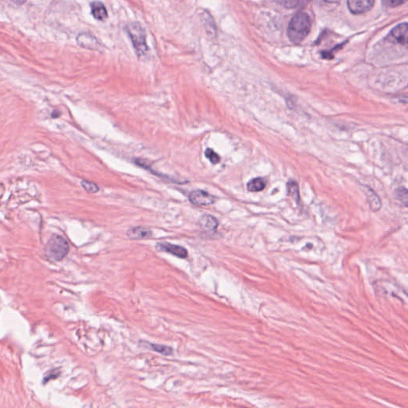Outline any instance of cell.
I'll return each mask as SVG.
<instances>
[{"label": "cell", "mask_w": 408, "mask_h": 408, "mask_svg": "<svg viewBox=\"0 0 408 408\" xmlns=\"http://www.w3.org/2000/svg\"><path fill=\"white\" fill-rule=\"evenodd\" d=\"M77 43L81 47L91 50H101L102 46L97 40V38L90 34L83 33L77 36Z\"/></svg>", "instance_id": "obj_8"}, {"label": "cell", "mask_w": 408, "mask_h": 408, "mask_svg": "<svg viewBox=\"0 0 408 408\" xmlns=\"http://www.w3.org/2000/svg\"><path fill=\"white\" fill-rule=\"evenodd\" d=\"M200 227L206 231H214L219 226L218 221L214 216L206 214L200 221Z\"/></svg>", "instance_id": "obj_11"}, {"label": "cell", "mask_w": 408, "mask_h": 408, "mask_svg": "<svg viewBox=\"0 0 408 408\" xmlns=\"http://www.w3.org/2000/svg\"><path fill=\"white\" fill-rule=\"evenodd\" d=\"M91 13L94 16V18L98 21H104L105 18L108 17V12H107L106 8L105 6L101 2H93L91 4Z\"/></svg>", "instance_id": "obj_10"}, {"label": "cell", "mask_w": 408, "mask_h": 408, "mask_svg": "<svg viewBox=\"0 0 408 408\" xmlns=\"http://www.w3.org/2000/svg\"><path fill=\"white\" fill-rule=\"evenodd\" d=\"M375 0H348V7L351 13L362 14L372 9Z\"/></svg>", "instance_id": "obj_7"}, {"label": "cell", "mask_w": 408, "mask_h": 408, "mask_svg": "<svg viewBox=\"0 0 408 408\" xmlns=\"http://www.w3.org/2000/svg\"><path fill=\"white\" fill-rule=\"evenodd\" d=\"M11 1L16 4H22L26 2V0H11Z\"/></svg>", "instance_id": "obj_21"}, {"label": "cell", "mask_w": 408, "mask_h": 408, "mask_svg": "<svg viewBox=\"0 0 408 408\" xmlns=\"http://www.w3.org/2000/svg\"><path fill=\"white\" fill-rule=\"evenodd\" d=\"M145 346L148 347L149 349L156 351L158 353L164 356H170L173 352V350L171 347L166 345H160V344H152V343L144 342Z\"/></svg>", "instance_id": "obj_14"}, {"label": "cell", "mask_w": 408, "mask_h": 408, "mask_svg": "<svg viewBox=\"0 0 408 408\" xmlns=\"http://www.w3.org/2000/svg\"><path fill=\"white\" fill-rule=\"evenodd\" d=\"M406 2V0H382L383 5L387 8H395Z\"/></svg>", "instance_id": "obj_20"}, {"label": "cell", "mask_w": 408, "mask_h": 408, "mask_svg": "<svg viewBox=\"0 0 408 408\" xmlns=\"http://www.w3.org/2000/svg\"><path fill=\"white\" fill-rule=\"evenodd\" d=\"M396 194H397L398 199L401 202H403L405 207H406L407 206V191L405 187H400L398 189Z\"/></svg>", "instance_id": "obj_19"}, {"label": "cell", "mask_w": 408, "mask_h": 408, "mask_svg": "<svg viewBox=\"0 0 408 408\" xmlns=\"http://www.w3.org/2000/svg\"><path fill=\"white\" fill-rule=\"evenodd\" d=\"M127 35L130 38L132 46L138 57H145L148 53V47L146 42V34L139 22H130L125 28Z\"/></svg>", "instance_id": "obj_2"}, {"label": "cell", "mask_w": 408, "mask_h": 408, "mask_svg": "<svg viewBox=\"0 0 408 408\" xmlns=\"http://www.w3.org/2000/svg\"><path fill=\"white\" fill-rule=\"evenodd\" d=\"M205 156L213 165H216L220 161V157L211 148H207L205 151Z\"/></svg>", "instance_id": "obj_17"}, {"label": "cell", "mask_w": 408, "mask_h": 408, "mask_svg": "<svg viewBox=\"0 0 408 408\" xmlns=\"http://www.w3.org/2000/svg\"><path fill=\"white\" fill-rule=\"evenodd\" d=\"M189 200L196 206H209L214 203V197L205 191L196 190L190 193Z\"/></svg>", "instance_id": "obj_4"}, {"label": "cell", "mask_w": 408, "mask_h": 408, "mask_svg": "<svg viewBox=\"0 0 408 408\" xmlns=\"http://www.w3.org/2000/svg\"><path fill=\"white\" fill-rule=\"evenodd\" d=\"M310 0H281L282 5L288 8H295L300 6H304L310 2Z\"/></svg>", "instance_id": "obj_16"}, {"label": "cell", "mask_w": 408, "mask_h": 408, "mask_svg": "<svg viewBox=\"0 0 408 408\" xmlns=\"http://www.w3.org/2000/svg\"><path fill=\"white\" fill-rule=\"evenodd\" d=\"M81 186H83L85 190L87 191L88 193H96L99 191L98 186H97L96 183H92V182L83 180V181H81Z\"/></svg>", "instance_id": "obj_18"}, {"label": "cell", "mask_w": 408, "mask_h": 408, "mask_svg": "<svg viewBox=\"0 0 408 408\" xmlns=\"http://www.w3.org/2000/svg\"><path fill=\"white\" fill-rule=\"evenodd\" d=\"M265 186H266L265 180L262 178L257 177L250 180L249 183H247V190L251 193H258L263 190Z\"/></svg>", "instance_id": "obj_13"}, {"label": "cell", "mask_w": 408, "mask_h": 408, "mask_svg": "<svg viewBox=\"0 0 408 408\" xmlns=\"http://www.w3.org/2000/svg\"><path fill=\"white\" fill-rule=\"evenodd\" d=\"M127 235L130 239H146L152 237V232L150 229L143 227H135L129 229Z\"/></svg>", "instance_id": "obj_9"}, {"label": "cell", "mask_w": 408, "mask_h": 408, "mask_svg": "<svg viewBox=\"0 0 408 408\" xmlns=\"http://www.w3.org/2000/svg\"><path fill=\"white\" fill-rule=\"evenodd\" d=\"M365 193L368 198V203H369L370 208L373 211H379L381 208V202L379 196H377L376 193L370 187L365 188Z\"/></svg>", "instance_id": "obj_12"}, {"label": "cell", "mask_w": 408, "mask_h": 408, "mask_svg": "<svg viewBox=\"0 0 408 408\" xmlns=\"http://www.w3.org/2000/svg\"><path fill=\"white\" fill-rule=\"evenodd\" d=\"M311 30V19L306 12L296 13L289 22L287 34L289 40L299 44L309 35Z\"/></svg>", "instance_id": "obj_1"}, {"label": "cell", "mask_w": 408, "mask_h": 408, "mask_svg": "<svg viewBox=\"0 0 408 408\" xmlns=\"http://www.w3.org/2000/svg\"><path fill=\"white\" fill-rule=\"evenodd\" d=\"M324 2L329 3V4H337L340 0H324Z\"/></svg>", "instance_id": "obj_22"}, {"label": "cell", "mask_w": 408, "mask_h": 408, "mask_svg": "<svg viewBox=\"0 0 408 408\" xmlns=\"http://www.w3.org/2000/svg\"><path fill=\"white\" fill-rule=\"evenodd\" d=\"M286 187H287L288 196H291L296 203H298L300 200L298 183L296 181H289L288 182Z\"/></svg>", "instance_id": "obj_15"}, {"label": "cell", "mask_w": 408, "mask_h": 408, "mask_svg": "<svg viewBox=\"0 0 408 408\" xmlns=\"http://www.w3.org/2000/svg\"><path fill=\"white\" fill-rule=\"evenodd\" d=\"M156 248L159 251L169 253L171 255L178 257L180 258H186L188 256V252L184 247L181 246L175 245L169 242H159L156 245Z\"/></svg>", "instance_id": "obj_5"}, {"label": "cell", "mask_w": 408, "mask_h": 408, "mask_svg": "<svg viewBox=\"0 0 408 408\" xmlns=\"http://www.w3.org/2000/svg\"><path fill=\"white\" fill-rule=\"evenodd\" d=\"M388 40L400 45H406L407 43V24L402 23L394 28L388 36Z\"/></svg>", "instance_id": "obj_6"}, {"label": "cell", "mask_w": 408, "mask_h": 408, "mask_svg": "<svg viewBox=\"0 0 408 408\" xmlns=\"http://www.w3.org/2000/svg\"><path fill=\"white\" fill-rule=\"evenodd\" d=\"M69 251H70V246L67 241L63 237L58 234H53L45 247L46 256L53 261L63 260L67 255Z\"/></svg>", "instance_id": "obj_3"}]
</instances>
